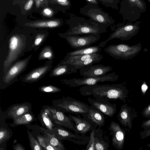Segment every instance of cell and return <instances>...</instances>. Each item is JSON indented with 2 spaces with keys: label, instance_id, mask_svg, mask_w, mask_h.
I'll list each match as a JSON object with an SVG mask.
<instances>
[{
  "label": "cell",
  "instance_id": "cell-1",
  "mask_svg": "<svg viewBox=\"0 0 150 150\" xmlns=\"http://www.w3.org/2000/svg\"><path fill=\"white\" fill-rule=\"evenodd\" d=\"M79 91L83 96H92L108 100H120L124 103L128 97L129 92L123 83L84 86L79 89Z\"/></svg>",
  "mask_w": 150,
  "mask_h": 150
},
{
  "label": "cell",
  "instance_id": "cell-2",
  "mask_svg": "<svg viewBox=\"0 0 150 150\" xmlns=\"http://www.w3.org/2000/svg\"><path fill=\"white\" fill-rule=\"evenodd\" d=\"M35 36V34L30 36L15 33L9 37L8 52L3 64L4 75L15 62L23 56L27 51H30Z\"/></svg>",
  "mask_w": 150,
  "mask_h": 150
},
{
  "label": "cell",
  "instance_id": "cell-3",
  "mask_svg": "<svg viewBox=\"0 0 150 150\" xmlns=\"http://www.w3.org/2000/svg\"><path fill=\"white\" fill-rule=\"evenodd\" d=\"M69 18L66 20L69 26L66 35H83L88 34H100L107 32V28L92 21L90 20L69 13Z\"/></svg>",
  "mask_w": 150,
  "mask_h": 150
},
{
  "label": "cell",
  "instance_id": "cell-4",
  "mask_svg": "<svg viewBox=\"0 0 150 150\" xmlns=\"http://www.w3.org/2000/svg\"><path fill=\"white\" fill-rule=\"evenodd\" d=\"M80 13L88 17L92 21L107 28L110 26L112 30L115 28V21L109 14L103 11L98 5L87 4L80 8Z\"/></svg>",
  "mask_w": 150,
  "mask_h": 150
},
{
  "label": "cell",
  "instance_id": "cell-5",
  "mask_svg": "<svg viewBox=\"0 0 150 150\" xmlns=\"http://www.w3.org/2000/svg\"><path fill=\"white\" fill-rule=\"evenodd\" d=\"M141 22L140 21H137L134 23L129 21L123 24L118 23L115 25V28L109 37L100 43L98 46L100 47H103L108 41L115 39H120L121 41L129 40L138 33Z\"/></svg>",
  "mask_w": 150,
  "mask_h": 150
},
{
  "label": "cell",
  "instance_id": "cell-6",
  "mask_svg": "<svg viewBox=\"0 0 150 150\" xmlns=\"http://www.w3.org/2000/svg\"><path fill=\"white\" fill-rule=\"evenodd\" d=\"M53 104L56 109L64 113L69 112L83 117H87L89 105L72 97H64L54 100Z\"/></svg>",
  "mask_w": 150,
  "mask_h": 150
},
{
  "label": "cell",
  "instance_id": "cell-7",
  "mask_svg": "<svg viewBox=\"0 0 150 150\" xmlns=\"http://www.w3.org/2000/svg\"><path fill=\"white\" fill-rule=\"evenodd\" d=\"M142 48L140 43L131 46L120 44L110 45L104 51L115 59L127 60L136 56L140 52Z\"/></svg>",
  "mask_w": 150,
  "mask_h": 150
},
{
  "label": "cell",
  "instance_id": "cell-8",
  "mask_svg": "<svg viewBox=\"0 0 150 150\" xmlns=\"http://www.w3.org/2000/svg\"><path fill=\"white\" fill-rule=\"evenodd\" d=\"M118 78V75L115 72H112L98 77L64 79L62 80V81L70 87H75L82 86L93 85L100 82L115 81L117 80Z\"/></svg>",
  "mask_w": 150,
  "mask_h": 150
},
{
  "label": "cell",
  "instance_id": "cell-9",
  "mask_svg": "<svg viewBox=\"0 0 150 150\" xmlns=\"http://www.w3.org/2000/svg\"><path fill=\"white\" fill-rule=\"evenodd\" d=\"M62 38L65 39L71 47L79 50L89 47L100 39V34H88L83 35H66L59 34Z\"/></svg>",
  "mask_w": 150,
  "mask_h": 150
},
{
  "label": "cell",
  "instance_id": "cell-10",
  "mask_svg": "<svg viewBox=\"0 0 150 150\" xmlns=\"http://www.w3.org/2000/svg\"><path fill=\"white\" fill-rule=\"evenodd\" d=\"M54 128L52 133L59 140H66L79 145H85L89 141V136H83L74 133L59 126Z\"/></svg>",
  "mask_w": 150,
  "mask_h": 150
},
{
  "label": "cell",
  "instance_id": "cell-11",
  "mask_svg": "<svg viewBox=\"0 0 150 150\" xmlns=\"http://www.w3.org/2000/svg\"><path fill=\"white\" fill-rule=\"evenodd\" d=\"M119 13L122 17L125 24L126 21L136 22L140 18L142 13L141 9L131 3L128 0H122L120 2Z\"/></svg>",
  "mask_w": 150,
  "mask_h": 150
},
{
  "label": "cell",
  "instance_id": "cell-12",
  "mask_svg": "<svg viewBox=\"0 0 150 150\" xmlns=\"http://www.w3.org/2000/svg\"><path fill=\"white\" fill-rule=\"evenodd\" d=\"M31 57V55L12 64L3 78V83L5 84H9L15 81L18 76L26 69Z\"/></svg>",
  "mask_w": 150,
  "mask_h": 150
},
{
  "label": "cell",
  "instance_id": "cell-13",
  "mask_svg": "<svg viewBox=\"0 0 150 150\" xmlns=\"http://www.w3.org/2000/svg\"><path fill=\"white\" fill-rule=\"evenodd\" d=\"M108 129L112 136V144L118 150H121L124 147L126 131L117 123L112 121Z\"/></svg>",
  "mask_w": 150,
  "mask_h": 150
},
{
  "label": "cell",
  "instance_id": "cell-14",
  "mask_svg": "<svg viewBox=\"0 0 150 150\" xmlns=\"http://www.w3.org/2000/svg\"><path fill=\"white\" fill-rule=\"evenodd\" d=\"M68 117L74 123L78 134L82 136H86L87 132L96 129L98 126L87 117H82L80 115L75 116L71 115H69Z\"/></svg>",
  "mask_w": 150,
  "mask_h": 150
},
{
  "label": "cell",
  "instance_id": "cell-15",
  "mask_svg": "<svg viewBox=\"0 0 150 150\" xmlns=\"http://www.w3.org/2000/svg\"><path fill=\"white\" fill-rule=\"evenodd\" d=\"M88 100L91 105L96 108L103 114L112 117L117 112V105L105 99L89 97Z\"/></svg>",
  "mask_w": 150,
  "mask_h": 150
},
{
  "label": "cell",
  "instance_id": "cell-16",
  "mask_svg": "<svg viewBox=\"0 0 150 150\" xmlns=\"http://www.w3.org/2000/svg\"><path fill=\"white\" fill-rule=\"evenodd\" d=\"M48 108L50 111V117L56 124L57 125L72 130L75 133L78 134L74 123L64 112L53 107H48Z\"/></svg>",
  "mask_w": 150,
  "mask_h": 150
},
{
  "label": "cell",
  "instance_id": "cell-17",
  "mask_svg": "<svg viewBox=\"0 0 150 150\" xmlns=\"http://www.w3.org/2000/svg\"><path fill=\"white\" fill-rule=\"evenodd\" d=\"M137 116L138 112L135 109L125 103L122 105L117 117L122 125L131 129L132 121Z\"/></svg>",
  "mask_w": 150,
  "mask_h": 150
},
{
  "label": "cell",
  "instance_id": "cell-18",
  "mask_svg": "<svg viewBox=\"0 0 150 150\" xmlns=\"http://www.w3.org/2000/svg\"><path fill=\"white\" fill-rule=\"evenodd\" d=\"M112 69L109 66L91 65L80 69V74L84 77H98L105 75Z\"/></svg>",
  "mask_w": 150,
  "mask_h": 150
},
{
  "label": "cell",
  "instance_id": "cell-19",
  "mask_svg": "<svg viewBox=\"0 0 150 150\" xmlns=\"http://www.w3.org/2000/svg\"><path fill=\"white\" fill-rule=\"evenodd\" d=\"M52 62V59L47 61L44 65L35 69L25 76L22 81L24 82L31 83L39 79L50 70Z\"/></svg>",
  "mask_w": 150,
  "mask_h": 150
},
{
  "label": "cell",
  "instance_id": "cell-20",
  "mask_svg": "<svg viewBox=\"0 0 150 150\" xmlns=\"http://www.w3.org/2000/svg\"><path fill=\"white\" fill-rule=\"evenodd\" d=\"M99 127L96 129L95 134V150H108L109 146L108 136Z\"/></svg>",
  "mask_w": 150,
  "mask_h": 150
},
{
  "label": "cell",
  "instance_id": "cell-21",
  "mask_svg": "<svg viewBox=\"0 0 150 150\" xmlns=\"http://www.w3.org/2000/svg\"><path fill=\"white\" fill-rule=\"evenodd\" d=\"M78 70V69L74 65L68 63H59L51 71L50 75L52 77L60 76L76 73Z\"/></svg>",
  "mask_w": 150,
  "mask_h": 150
},
{
  "label": "cell",
  "instance_id": "cell-22",
  "mask_svg": "<svg viewBox=\"0 0 150 150\" xmlns=\"http://www.w3.org/2000/svg\"><path fill=\"white\" fill-rule=\"evenodd\" d=\"M62 20L55 19L37 21L29 23L25 25L27 26L35 28H53L62 25Z\"/></svg>",
  "mask_w": 150,
  "mask_h": 150
},
{
  "label": "cell",
  "instance_id": "cell-23",
  "mask_svg": "<svg viewBox=\"0 0 150 150\" xmlns=\"http://www.w3.org/2000/svg\"><path fill=\"white\" fill-rule=\"evenodd\" d=\"M103 114L96 108L91 105L89 106L87 117L100 127H103L105 123Z\"/></svg>",
  "mask_w": 150,
  "mask_h": 150
},
{
  "label": "cell",
  "instance_id": "cell-24",
  "mask_svg": "<svg viewBox=\"0 0 150 150\" xmlns=\"http://www.w3.org/2000/svg\"><path fill=\"white\" fill-rule=\"evenodd\" d=\"M30 109V106L28 104L23 103L16 104L10 109L8 115L14 119L29 112Z\"/></svg>",
  "mask_w": 150,
  "mask_h": 150
},
{
  "label": "cell",
  "instance_id": "cell-25",
  "mask_svg": "<svg viewBox=\"0 0 150 150\" xmlns=\"http://www.w3.org/2000/svg\"><path fill=\"white\" fill-rule=\"evenodd\" d=\"M101 51V48L98 45L89 46L79 50H75L69 52L65 57L100 53Z\"/></svg>",
  "mask_w": 150,
  "mask_h": 150
},
{
  "label": "cell",
  "instance_id": "cell-26",
  "mask_svg": "<svg viewBox=\"0 0 150 150\" xmlns=\"http://www.w3.org/2000/svg\"><path fill=\"white\" fill-rule=\"evenodd\" d=\"M50 111L48 107L45 108L41 111L39 117L42 124L52 132L54 125L50 117Z\"/></svg>",
  "mask_w": 150,
  "mask_h": 150
},
{
  "label": "cell",
  "instance_id": "cell-27",
  "mask_svg": "<svg viewBox=\"0 0 150 150\" xmlns=\"http://www.w3.org/2000/svg\"><path fill=\"white\" fill-rule=\"evenodd\" d=\"M103 58V55L99 53L97 55L84 61L75 62L71 64L74 65L78 70L80 69L88 66L93 65V64L100 62Z\"/></svg>",
  "mask_w": 150,
  "mask_h": 150
},
{
  "label": "cell",
  "instance_id": "cell-28",
  "mask_svg": "<svg viewBox=\"0 0 150 150\" xmlns=\"http://www.w3.org/2000/svg\"><path fill=\"white\" fill-rule=\"evenodd\" d=\"M48 35L47 33H40L35 34L33 44L30 48V50L34 49L36 51L45 41Z\"/></svg>",
  "mask_w": 150,
  "mask_h": 150
},
{
  "label": "cell",
  "instance_id": "cell-29",
  "mask_svg": "<svg viewBox=\"0 0 150 150\" xmlns=\"http://www.w3.org/2000/svg\"><path fill=\"white\" fill-rule=\"evenodd\" d=\"M44 137L52 146L56 148L57 150H67L63 144L54 134L52 135L48 133L46 134Z\"/></svg>",
  "mask_w": 150,
  "mask_h": 150
},
{
  "label": "cell",
  "instance_id": "cell-30",
  "mask_svg": "<svg viewBox=\"0 0 150 150\" xmlns=\"http://www.w3.org/2000/svg\"><path fill=\"white\" fill-rule=\"evenodd\" d=\"M33 120V115L28 112L14 119V124L16 125L27 124L31 122Z\"/></svg>",
  "mask_w": 150,
  "mask_h": 150
},
{
  "label": "cell",
  "instance_id": "cell-31",
  "mask_svg": "<svg viewBox=\"0 0 150 150\" xmlns=\"http://www.w3.org/2000/svg\"><path fill=\"white\" fill-rule=\"evenodd\" d=\"M54 53L52 48L50 46L45 47L42 50L39 56L40 60L48 59H52L54 58Z\"/></svg>",
  "mask_w": 150,
  "mask_h": 150
},
{
  "label": "cell",
  "instance_id": "cell-32",
  "mask_svg": "<svg viewBox=\"0 0 150 150\" xmlns=\"http://www.w3.org/2000/svg\"><path fill=\"white\" fill-rule=\"evenodd\" d=\"M99 3L106 7H110L113 9L118 10V4L120 0H97Z\"/></svg>",
  "mask_w": 150,
  "mask_h": 150
},
{
  "label": "cell",
  "instance_id": "cell-33",
  "mask_svg": "<svg viewBox=\"0 0 150 150\" xmlns=\"http://www.w3.org/2000/svg\"><path fill=\"white\" fill-rule=\"evenodd\" d=\"M28 134L30 146L32 150H41L44 149L42 148V146L32 136L31 133L28 130Z\"/></svg>",
  "mask_w": 150,
  "mask_h": 150
},
{
  "label": "cell",
  "instance_id": "cell-34",
  "mask_svg": "<svg viewBox=\"0 0 150 150\" xmlns=\"http://www.w3.org/2000/svg\"><path fill=\"white\" fill-rule=\"evenodd\" d=\"M38 141L41 146L45 149L48 150H57V149L52 146L45 138L41 136L37 137Z\"/></svg>",
  "mask_w": 150,
  "mask_h": 150
},
{
  "label": "cell",
  "instance_id": "cell-35",
  "mask_svg": "<svg viewBox=\"0 0 150 150\" xmlns=\"http://www.w3.org/2000/svg\"><path fill=\"white\" fill-rule=\"evenodd\" d=\"M95 129H93L90 132V138L86 147V150H95L94 140Z\"/></svg>",
  "mask_w": 150,
  "mask_h": 150
},
{
  "label": "cell",
  "instance_id": "cell-36",
  "mask_svg": "<svg viewBox=\"0 0 150 150\" xmlns=\"http://www.w3.org/2000/svg\"><path fill=\"white\" fill-rule=\"evenodd\" d=\"M128 0L133 5L139 8L142 13L146 11V3L144 0Z\"/></svg>",
  "mask_w": 150,
  "mask_h": 150
},
{
  "label": "cell",
  "instance_id": "cell-37",
  "mask_svg": "<svg viewBox=\"0 0 150 150\" xmlns=\"http://www.w3.org/2000/svg\"><path fill=\"white\" fill-rule=\"evenodd\" d=\"M40 90L43 92L47 93H54L60 92V88L52 86H44L40 88Z\"/></svg>",
  "mask_w": 150,
  "mask_h": 150
},
{
  "label": "cell",
  "instance_id": "cell-38",
  "mask_svg": "<svg viewBox=\"0 0 150 150\" xmlns=\"http://www.w3.org/2000/svg\"><path fill=\"white\" fill-rule=\"evenodd\" d=\"M55 3L61 6L64 10L69 9L71 5L69 0H53Z\"/></svg>",
  "mask_w": 150,
  "mask_h": 150
},
{
  "label": "cell",
  "instance_id": "cell-39",
  "mask_svg": "<svg viewBox=\"0 0 150 150\" xmlns=\"http://www.w3.org/2000/svg\"><path fill=\"white\" fill-rule=\"evenodd\" d=\"M9 137V133L7 129L1 127L0 129V143L3 142Z\"/></svg>",
  "mask_w": 150,
  "mask_h": 150
},
{
  "label": "cell",
  "instance_id": "cell-40",
  "mask_svg": "<svg viewBox=\"0 0 150 150\" xmlns=\"http://www.w3.org/2000/svg\"><path fill=\"white\" fill-rule=\"evenodd\" d=\"M142 114L144 117L150 118V103L144 109L142 112Z\"/></svg>",
  "mask_w": 150,
  "mask_h": 150
},
{
  "label": "cell",
  "instance_id": "cell-41",
  "mask_svg": "<svg viewBox=\"0 0 150 150\" xmlns=\"http://www.w3.org/2000/svg\"><path fill=\"white\" fill-rule=\"evenodd\" d=\"M141 138L142 139L146 138L150 136V128L144 129L140 133Z\"/></svg>",
  "mask_w": 150,
  "mask_h": 150
},
{
  "label": "cell",
  "instance_id": "cell-42",
  "mask_svg": "<svg viewBox=\"0 0 150 150\" xmlns=\"http://www.w3.org/2000/svg\"><path fill=\"white\" fill-rule=\"evenodd\" d=\"M42 13L45 16L51 17L53 15V12L51 9L46 8L43 10Z\"/></svg>",
  "mask_w": 150,
  "mask_h": 150
},
{
  "label": "cell",
  "instance_id": "cell-43",
  "mask_svg": "<svg viewBox=\"0 0 150 150\" xmlns=\"http://www.w3.org/2000/svg\"><path fill=\"white\" fill-rule=\"evenodd\" d=\"M141 127L144 129L150 128V118L143 121Z\"/></svg>",
  "mask_w": 150,
  "mask_h": 150
},
{
  "label": "cell",
  "instance_id": "cell-44",
  "mask_svg": "<svg viewBox=\"0 0 150 150\" xmlns=\"http://www.w3.org/2000/svg\"><path fill=\"white\" fill-rule=\"evenodd\" d=\"M33 3L34 0H28L24 6V9L26 11L30 10L32 7Z\"/></svg>",
  "mask_w": 150,
  "mask_h": 150
},
{
  "label": "cell",
  "instance_id": "cell-45",
  "mask_svg": "<svg viewBox=\"0 0 150 150\" xmlns=\"http://www.w3.org/2000/svg\"><path fill=\"white\" fill-rule=\"evenodd\" d=\"M36 6L37 8H39L43 3L45 0H35Z\"/></svg>",
  "mask_w": 150,
  "mask_h": 150
},
{
  "label": "cell",
  "instance_id": "cell-46",
  "mask_svg": "<svg viewBox=\"0 0 150 150\" xmlns=\"http://www.w3.org/2000/svg\"><path fill=\"white\" fill-rule=\"evenodd\" d=\"M87 4H93L98 5L99 4V2L97 0H84Z\"/></svg>",
  "mask_w": 150,
  "mask_h": 150
},
{
  "label": "cell",
  "instance_id": "cell-47",
  "mask_svg": "<svg viewBox=\"0 0 150 150\" xmlns=\"http://www.w3.org/2000/svg\"><path fill=\"white\" fill-rule=\"evenodd\" d=\"M13 149L15 150H24L25 149L20 144H17L13 147Z\"/></svg>",
  "mask_w": 150,
  "mask_h": 150
},
{
  "label": "cell",
  "instance_id": "cell-48",
  "mask_svg": "<svg viewBox=\"0 0 150 150\" xmlns=\"http://www.w3.org/2000/svg\"><path fill=\"white\" fill-rule=\"evenodd\" d=\"M148 87L145 83H144L142 86V90L143 94H145L146 90L147 89Z\"/></svg>",
  "mask_w": 150,
  "mask_h": 150
},
{
  "label": "cell",
  "instance_id": "cell-49",
  "mask_svg": "<svg viewBox=\"0 0 150 150\" xmlns=\"http://www.w3.org/2000/svg\"><path fill=\"white\" fill-rule=\"evenodd\" d=\"M147 146L148 147H149V148H150V143L148 144L147 145Z\"/></svg>",
  "mask_w": 150,
  "mask_h": 150
},
{
  "label": "cell",
  "instance_id": "cell-50",
  "mask_svg": "<svg viewBox=\"0 0 150 150\" xmlns=\"http://www.w3.org/2000/svg\"><path fill=\"white\" fill-rule=\"evenodd\" d=\"M150 3V0H147Z\"/></svg>",
  "mask_w": 150,
  "mask_h": 150
}]
</instances>
